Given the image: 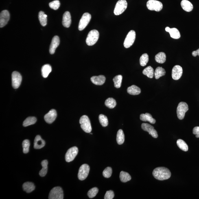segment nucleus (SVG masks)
<instances>
[{
  "instance_id": "18",
  "label": "nucleus",
  "mask_w": 199,
  "mask_h": 199,
  "mask_svg": "<svg viewBox=\"0 0 199 199\" xmlns=\"http://www.w3.org/2000/svg\"><path fill=\"white\" fill-rule=\"evenodd\" d=\"M165 30L166 32H169L170 37L175 39H178L181 37L180 33L178 29L176 28H170L169 27H166Z\"/></svg>"
},
{
  "instance_id": "47",
  "label": "nucleus",
  "mask_w": 199,
  "mask_h": 199,
  "mask_svg": "<svg viewBox=\"0 0 199 199\" xmlns=\"http://www.w3.org/2000/svg\"><path fill=\"white\" fill-rule=\"evenodd\" d=\"M90 134H92V133H90Z\"/></svg>"
},
{
  "instance_id": "24",
  "label": "nucleus",
  "mask_w": 199,
  "mask_h": 199,
  "mask_svg": "<svg viewBox=\"0 0 199 199\" xmlns=\"http://www.w3.org/2000/svg\"><path fill=\"white\" fill-rule=\"evenodd\" d=\"M127 92L131 95H138L141 93V90L138 86L133 85L127 88Z\"/></svg>"
},
{
  "instance_id": "2",
  "label": "nucleus",
  "mask_w": 199,
  "mask_h": 199,
  "mask_svg": "<svg viewBox=\"0 0 199 199\" xmlns=\"http://www.w3.org/2000/svg\"><path fill=\"white\" fill-rule=\"evenodd\" d=\"M99 37V31L96 29H93L88 33L86 39V43L88 46L93 45L96 43Z\"/></svg>"
},
{
  "instance_id": "16",
  "label": "nucleus",
  "mask_w": 199,
  "mask_h": 199,
  "mask_svg": "<svg viewBox=\"0 0 199 199\" xmlns=\"http://www.w3.org/2000/svg\"><path fill=\"white\" fill-rule=\"evenodd\" d=\"M57 117L56 111L52 109L44 116V119L46 122L49 123H52L56 119Z\"/></svg>"
},
{
  "instance_id": "44",
  "label": "nucleus",
  "mask_w": 199,
  "mask_h": 199,
  "mask_svg": "<svg viewBox=\"0 0 199 199\" xmlns=\"http://www.w3.org/2000/svg\"><path fill=\"white\" fill-rule=\"evenodd\" d=\"M114 192L112 190L107 191L105 195L104 199H112L114 198Z\"/></svg>"
},
{
  "instance_id": "19",
  "label": "nucleus",
  "mask_w": 199,
  "mask_h": 199,
  "mask_svg": "<svg viewBox=\"0 0 199 199\" xmlns=\"http://www.w3.org/2000/svg\"><path fill=\"white\" fill-rule=\"evenodd\" d=\"M71 14L69 12L66 11L63 16L62 25L64 27H69L71 25Z\"/></svg>"
},
{
  "instance_id": "40",
  "label": "nucleus",
  "mask_w": 199,
  "mask_h": 199,
  "mask_svg": "<svg viewBox=\"0 0 199 199\" xmlns=\"http://www.w3.org/2000/svg\"><path fill=\"white\" fill-rule=\"evenodd\" d=\"M30 143L29 140L25 139L24 140L22 143V146L23 147V152L24 154H27L29 152Z\"/></svg>"
},
{
  "instance_id": "10",
  "label": "nucleus",
  "mask_w": 199,
  "mask_h": 199,
  "mask_svg": "<svg viewBox=\"0 0 199 199\" xmlns=\"http://www.w3.org/2000/svg\"><path fill=\"white\" fill-rule=\"evenodd\" d=\"M90 171V167L87 164H84L79 169L78 178L80 180H84L87 178Z\"/></svg>"
},
{
  "instance_id": "26",
  "label": "nucleus",
  "mask_w": 199,
  "mask_h": 199,
  "mask_svg": "<svg viewBox=\"0 0 199 199\" xmlns=\"http://www.w3.org/2000/svg\"><path fill=\"white\" fill-rule=\"evenodd\" d=\"M23 188L24 191L29 193L34 191L35 189V187L34 184L32 182H27L23 184Z\"/></svg>"
},
{
  "instance_id": "38",
  "label": "nucleus",
  "mask_w": 199,
  "mask_h": 199,
  "mask_svg": "<svg viewBox=\"0 0 199 199\" xmlns=\"http://www.w3.org/2000/svg\"><path fill=\"white\" fill-rule=\"evenodd\" d=\"M99 122L103 127H106L108 125V119L106 115L102 114H100L99 116Z\"/></svg>"
},
{
  "instance_id": "43",
  "label": "nucleus",
  "mask_w": 199,
  "mask_h": 199,
  "mask_svg": "<svg viewBox=\"0 0 199 199\" xmlns=\"http://www.w3.org/2000/svg\"><path fill=\"white\" fill-rule=\"evenodd\" d=\"M112 173V169L110 167L106 168L103 171V175L105 178H110L111 176Z\"/></svg>"
},
{
  "instance_id": "13",
  "label": "nucleus",
  "mask_w": 199,
  "mask_h": 199,
  "mask_svg": "<svg viewBox=\"0 0 199 199\" xmlns=\"http://www.w3.org/2000/svg\"><path fill=\"white\" fill-rule=\"evenodd\" d=\"M141 127L143 130L148 132L153 138H156L158 137L157 132L152 125L147 123H142Z\"/></svg>"
},
{
  "instance_id": "27",
  "label": "nucleus",
  "mask_w": 199,
  "mask_h": 199,
  "mask_svg": "<svg viewBox=\"0 0 199 199\" xmlns=\"http://www.w3.org/2000/svg\"><path fill=\"white\" fill-rule=\"evenodd\" d=\"M41 165L42 168L39 172V175L40 176L43 177L45 176L47 174L48 170V162L47 160H45L42 161Z\"/></svg>"
},
{
  "instance_id": "39",
  "label": "nucleus",
  "mask_w": 199,
  "mask_h": 199,
  "mask_svg": "<svg viewBox=\"0 0 199 199\" xmlns=\"http://www.w3.org/2000/svg\"><path fill=\"white\" fill-rule=\"evenodd\" d=\"M149 61V56L147 53H144L140 58V64L141 65L144 66L146 65Z\"/></svg>"
},
{
  "instance_id": "9",
  "label": "nucleus",
  "mask_w": 199,
  "mask_h": 199,
  "mask_svg": "<svg viewBox=\"0 0 199 199\" xmlns=\"http://www.w3.org/2000/svg\"><path fill=\"white\" fill-rule=\"evenodd\" d=\"M136 38V33L134 30H131L127 34L125 38L123 45L124 47L128 49L134 43Z\"/></svg>"
},
{
  "instance_id": "12",
  "label": "nucleus",
  "mask_w": 199,
  "mask_h": 199,
  "mask_svg": "<svg viewBox=\"0 0 199 199\" xmlns=\"http://www.w3.org/2000/svg\"><path fill=\"white\" fill-rule=\"evenodd\" d=\"M12 85L14 88H18L21 84L22 77L20 74L18 72H13L12 75Z\"/></svg>"
},
{
  "instance_id": "28",
  "label": "nucleus",
  "mask_w": 199,
  "mask_h": 199,
  "mask_svg": "<svg viewBox=\"0 0 199 199\" xmlns=\"http://www.w3.org/2000/svg\"><path fill=\"white\" fill-rule=\"evenodd\" d=\"M166 55L163 52H160L156 55L155 57V60L156 62L160 64H163L166 62Z\"/></svg>"
},
{
  "instance_id": "15",
  "label": "nucleus",
  "mask_w": 199,
  "mask_h": 199,
  "mask_svg": "<svg viewBox=\"0 0 199 199\" xmlns=\"http://www.w3.org/2000/svg\"><path fill=\"white\" fill-rule=\"evenodd\" d=\"M183 70L180 65H177L174 66L172 70V77L174 80H178L181 77Z\"/></svg>"
},
{
  "instance_id": "37",
  "label": "nucleus",
  "mask_w": 199,
  "mask_h": 199,
  "mask_svg": "<svg viewBox=\"0 0 199 199\" xmlns=\"http://www.w3.org/2000/svg\"><path fill=\"white\" fill-rule=\"evenodd\" d=\"M122 79L123 76L121 75H118L114 77L113 80L115 88H119L121 87Z\"/></svg>"
},
{
  "instance_id": "46",
  "label": "nucleus",
  "mask_w": 199,
  "mask_h": 199,
  "mask_svg": "<svg viewBox=\"0 0 199 199\" xmlns=\"http://www.w3.org/2000/svg\"><path fill=\"white\" fill-rule=\"evenodd\" d=\"M193 56L194 57H196L197 55L199 56V49L197 50L196 51H193L192 52Z\"/></svg>"
},
{
  "instance_id": "8",
  "label": "nucleus",
  "mask_w": 199,
  "mask_h": 199,
  "mask_svg": "<svg viewBox=\"0 0 199 199\" xmlns=\"http://www.w3.org/2000/svg\"><path fill=\"white\" fill-rule=\"evenodd\" d=\"M91 19V14L88 13H84L79 21L78 26L79 30H84L89 23Z\"/></svg>"
},
{
  "instance_id": "41",
  "label": "nucleus",
  "mask_w": 199,
  "mask_h": 199,
  "mask_svg": "<svg viewBox=\"0 0 199 199\" xmlns=\"http://www.w3.org/2000/svg\"><path fill=\"white\" fill-rule=\"evenodd\" d=\"M99 189L97 187H94L90 189L88 193V195L89 198H92L95 197L98 193Z\"/></svg>"
},
{
  "instance_id": "11",
  "label": "nucleus",
  "mask_w": 199,
  "mask_h": 199,
  "mask_svg": "<svg viewBox=\"0 0 199 199\" xmlns=\"http://www.w3.org/2000/svg\"><path fill=\"white\" fill-rule=\"evenodd\" d=\"M78 153V149L76 147H72L68 149L65 154L66 161L67 162L72 161L75 159Z\"/></svg>"
},
{
  "instance_id": "23",
  "label": "nucleus",
  "mask_w": 199,
  "mask_h": 199,
  "mask_svg": "<svg viewBox=\"0 0 199 199\" xmlns=\"http://www.w3.org/2000/svg\"><path fill=\"white\" fill-rule=\"evenodd\" d=\"M182 9L187 12H191L193 9L192 4L187 0H182L181 3Z\"/></svg>"
},
{
  "instance_id": "32",
  "label": "nucleus",
  "mask_w": 199,
  "mask_h": 199,
  "mask_svg": "<svg viewBox=\"0 0 199 199\" xmlns=\"http://www.w3.org/2000/svg\"><path fill=\"white\" fill-rule=\"evenodd\" d=\"M125 136L123 131L119 130L118 131L117 135V141L119 145H122L124 143Z\"/></svg>"
},
{
  "instance_id": "7",
  "label": "nucleus",
  "mask_w": 199,
  "mask_h": 199,
  "mask_svg": "<svg viewBox=\"0 0 199 199\" xmlns=\"http://www.w3.org/2000/svg\"><path fill=\"white\" fill-rule=\"evenodd\" d=\"M189 110V107L185 102H181L178 105L177 110V115L179 119L182 120L185 117V114Z\"/></svg>"
},
{
  "instance_id": "33",
  "label": "nucleus",
  "mask_w": 199,
  "mask_h": 199,
  "mask_svg": "<svg viewBox=\"0 0 199 199\" xmlns=\"http://www.w3.org/2000/svg\"><path fill=\"white\" fill-rule=\"evenodd\" d=\"M119 178L121 181L123 182H128L131 179V177L129 173L123 171H121L120 173Z\"/></svg>"
},
{
  "instance_id": "29",
  "label": "nucleus",
  "mask_w": 199,
  "mask_h": 199,
  "mask_svg": "<svg viewBox=\"0 0 199 199\" xmlns=\"http://www.w3.org/2000/svg\"><path fill=\"white\" fill-rule=\"evenodd\" d=\"M143 74L149 78H152L154 76V69L151 66H147L143 70Z\"/></svg>"
},
{
  "instance_id": "14",
  "label": "nucleus",
  "mask_w": 199,
  "mask_h": 199,
  "mask_svg": "<svg viewBox=\"0 0 199 199\" xmlns=\"http://www.w3.org/2000/svg\"><path fill=\"white\" fill-rule=\"evenodd\" d=\"M10 19V14L7 10L2 11L0 14V27H4Z\"/></svg>"
},
{
  "instance_id": "3",
  "label": "nucleus",
  "mask_w": 199,
  "mask_h": 199,
  "mask_svg": "<svg viewBox=\"0 0 199 199\" xmlns=\"http://www.w3.org/2000/svg\"><path fill=\"white\" fill-rule=\"evenodd\" d=\"M81 128L86 133H90L92 131V128L89 118L86 115L81 117L79 120Z\"/></svg>"
},
{
  "instance_id": "1",
  "label": "nucleus",
  "mask_w": 199,
  "mask_h": 199,
  "mask_svg": "<svg viewBox=\"0 0 199 199\" xmlns=\"http://www.w3.org/2000/svg\"><path fill=\"white\" fill-rule=\"evenodd\" d=\"M153 176L158 180L163 181L170 178L171 173L169 169L165 167H158L153 171Z\"/></svg>"
},
{
  "instance_id": "6",
  "label": "nucleus",
  "mask_w": 199,
  "mask_h": 199,
  "mask_svg": "<svg viewBox=\"0 0 199 199\" xmlns=\"http://www.w3.org/2000/svg\"><path fill=\"white\" fill-rule=\"evenodd\" d=\"M146 6L149 10L158 12L161 11L163 7L161 2L156 0H149L147 2Z\"/></svg>"
},
{
  "instance_id": "20",
  "label": "nucleus",
  "mask_w": 199,
  "mask_h": 199,
  "mask_svg": "<svg viewBox=\"0 0 199 199\" xmlns=\"http://www.w3.org/2000/svg\"><path fill=\"white\" fill-rule=\"evenodd\" d=\"M92 82L96 85H102L106 81V77L104 76L101 75L98 76H92L91 79Z\"/></svg>"
},
{
  "instance_id": "25",
  "label": "nucleus",
  "mask_w": 199,
  "mask_h": 199,
  "mask_svg": "<svg viewBox=\"0 0 199 199\" xmlns=\"http://www.w3.org/2000/svg\"><path fill=\"white\" fill-rule=\"evenodd\" d=\"M51 71V66L49 64H45L42 66L41 68L42 75L44 78H47Z\"/></svg>"
},
{
  "instance_id": "36",
  "label": "nucleus",
  "mask_w": 199,
  "mask_h": 199,
  "mask_svg": "<svg viewBox=\"0 0 199 199\" xmlns=\"http://www.w3.org/2000/svg\"><path fill=\"white\" fill-rule=\"evenodd\" d=\"M177 144L180 149L182 151L187 152L189 149L188 145L183 140L179 139L177 141Z\"/></svg>"
},
{
  "instance_id": "34",
  "label": "nucleus",
  "mask_w": 199,
  "mask_h": 199,
  "mask_svg": "<svg viewBox=\"0 0 199 199\" xmlns=\"http://www.w3.org/2000/svg\"><path fill=\"white\" fill-rule=\"evenodd\" d=\"M37 121L36 117H29L27 118L23 123V126L26 127L29 125L34 124Z\"/></svg>"
},
{
  "instance_id": "22",
  "label": "nucleus",
  "mask_w": 199,
  "mask_h": 199,
  "mask_svg": "<svg viewBox=\"0 0 199 199\" xmlns=\"http://www.w3.org/2000/svg\"><path fill=\"white\" fill-rule=\"evenodd\" d=\"M140 119L141 121L146 122H149L152 124H154L156 123V120L154 119L150 114L146 113L145 114H142L140 116Z\"/></svg>"
},
{
  "instance_id": "17",
  "label": "nucleus",
  "mask_w": 199,
  "mask_h": 199,
  "mask_svg": "<svg viewBox=\"0 0 199 199\" xmlns=\"http://www.w3.org/2000/svg\"><path fill=\"white\" fill-rule=\"evenodd\" d=\"M60 43V38L58 36H55L52 40L51 43L49 47V53L51 54H53L55 52V50Z\"/></svg>"
},
{
  "instance_id": "5",
  "label": "nucleus",
  "mask_w": 199,
  "mask_h": 199,
  "mask_svg": "<svg viewBox=\"0 0 199 199\" xmlns=\"http://www.w3.org/2000/svg\"><path fill=\"white\" fill-rule=\"evenodd\" d=\"M127 3L126 0H119L116 3L114 13L115 15H119L123 14L127 8Z\"/></svg>"
},
{
  "instance_id": "35",
  "label": "nucleus",
  "mask_w": 199,
  "mask_h": 199,
  "mask_svg": "<svg viewBox=\"0 0 199 199\" xmlns=\"http://www.w3.org/2000/svg\"><path fill=\"white\" fill-rule=\"evenodd\" d=\"M105 104L107 107L112 109L115 107L117 103L115 99L112 98H109L105 101Z\"/></svg>"
},
{
  "instance_id": "42",
  "label": "nucleus",
  "mask_w": 199,
  "mask_h": 199,
  "mask_svg": "<svg viewBox=\"0 0 199 199\" xmlns=\"http://www.w3.org/2000/svg\"><path fill=\"white\" fill-rule=\"evenodd\" d=\"M60 2L58 1V0H55V1L51 2L49 3L50 7L54 10H57L59 8V7H60Z\"/></svg>"
},
{
  "instance_id": "21",
  "label": "nucleus",
  "mask_w": 199,
  "mask_h": 199,
  "mask_svg": "<svg viewBox=\"0 0 199 199\" xmlns=\"http://www.w3.org/2000/svg\"><path fill=\"white\" fill-rule=\"evenodd\" d=\"M45 142L40 135L36 136L35 138L34 147L35 149H40L45 145Z\"/></svg>"
},
{
  "instance_id": "4",
  "label": "nucleus",
  "mask_w": 199,
  "mask_h": 199,
  "mask_svg": "<svg viewBox=\"0 0 199 199\" xmlns=\"http://www.w3.org/2000/svg\"><path fill=\"white\" fill-rule=\"evenodd\" d=\"M49 199H63L64 193L62 188L60 187H55L50 192Z\"/></svg>"
},
{
  "instance_id": "30",
  "label": "nucleus",
  "mask_w": 199,
  "mask_h": 199,
  "mask_svg": "<svg viewBox=\"0 0 199 199\" xmlns=\"http://www.w3.org/2000/svg\"><path fill=\"white\" fill-rule=\"evenodd\" d=\"M166 74L165 69L161 67H158L156 68L154 72L155 78L156 79H158Z\"/></svg>"
},
{
  "instance_id": "45",
  "label": "nucleus",
  "mask_w": 199,
  "mask_h": 199,
  "mask_svg": "<svg viewBox=\"0 0 199 199\" xmlns=\"http://www.w3.org/2000/svg\"><path fill=\"white\" fill-rule=\"evenodd\" d=\"M193 134L196 135V137L199 138V127H195L193 128Z\"/></svg>"
},
{
  "instance_id": "31",
  "label": "nucleus",
  "mask_w": 199,
  "mask_h": 199,
  "mask_svg": "<svg viewBox=\"0 0 199 199\" xmlns=\"http://www.w3.org/2000/svg\"><path fill=\"white\" fill-rule=\"evenodd\" d=\"M47 15L42 11H40L38 14V18L42 26H45L47 24Z\"/></svg>"
}]
</instances>
